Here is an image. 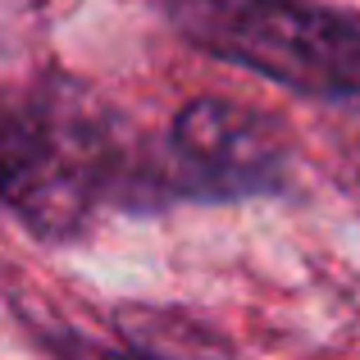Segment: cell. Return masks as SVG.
<instances>
[{
    "instance_id": "1",
    "label": "cell",
    "mask_w": 360,
    "mask_h": 360,
    "mask_svg": "<svg viewBox=\"0 0 360 360\" xmlns=\"http://www.w3.org/2000/svg\"><path fill=\"white\" fill-rule=\"evenodd\" d=\"M115 192H132L115 119L82 87L46 82L9 110L5 205L27 233L64 242L91 224Z\"/></svg>"
},
{
    "instance_id": "2",
    "label": "cell",
    "mask_w": 360,
    "mask_h": 360,
    "mask_svg": "<svg viewBox=\"0 0 360 360\" xmlns=\"http://www.w3.org/2000/svg\"><path fill=\"white\" fill-rule=\"evenodd\" d=\"M214 55L306 96H360V18L315 0H210V23L201 27Z\"/></svg>"
},
{
    "instance_id": "3",
    "label": "cell",
    "mask_w": 360,
    "mask_h": 360,
    "mask_svg": "<svg viewBox=\"0 0 360 360\" xmlns=\"http://www.w3.org/2000/svg\"><path fill=\"white\" fill-rule=\"evenodd\" d=\"M288 183V146L260 110L201 96L178 110L146 187L165 196H255Z\"/></svg>"
},
{
    "instance_id": "4",
    "label": "cell",
    "mask_w": 360,
    "mask_h": 360,
    "mask_svg": "<svg viewBox=\"0 0 360 360\" xmlns=\"http://www.w3.org/2000/svg\"><path fill=\"white\" fill-rule=\"evenodd\" d=\"M51 352H55V360H155L146 352H115V347H101V342H91V338H82V333L51 338Z\"/></svg>"
},
{
    "instance_id": "5",
    "label": "cell",
    "mask_w": 360,
    "mask_h": 360,
    "mask_svg": "<svg viewBox=\"0 0 360 360\" xmlns=\"http://www.w3.org/2000/svg\"><path fill=\"white\" fill-rule=\"evenodd\" d=\"M352 160H356V169H360V137H356V146H352Z\"/></svg>"
},
{
    "instance_id": "6",
    "label": "cell",
    "mask_w": 360,
    "mask_h": 360,
    "mask_svg": "<svg viewBox=\"0 0 360 360\" xmlns=\"http://www.w3.org/2000/svg\"><path fill=\"white\" fill-rule=\"evenodd\" d=\"M219 5H251V0H219Z\"/></svg>"
}]
</instances>
